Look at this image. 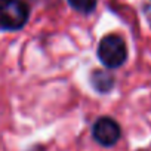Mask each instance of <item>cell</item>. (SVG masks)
Segmentation results:
<instances>
[{
  "label": "cell",
  "mask_w": 151,
  "mask_h": 151,
  "mask_svg": "<svg viewBox=\"0 0 151 151\" xmlns=\"http://www.w3.org/2000/svg\"><path fill=\"white\" fill-rule=\"evenodd\" d=\"M30 17V8L24 0H0V30H21Z\"/></svg>",
  "instance_id": "1"
},
{
  "label": "cell",
  "mask_w": 151,
  "mask_h": 151,
  "mask_svg": "<svg viewBox=\"0 0 151 151\" xmlns=\"http://www.w3.org/2000/svg\"><path fill=\"white\" fill-rule=\"evenodd\" d=\"M98 58L107 68H117L123 65L127 58V47L124 40L117 34L105 36L99 42Z\"/></svg>",
  "instance_id": "2"
},
{
  "label": "cell",
  "mask_w": 151,
  "mask_h": 151,
  "mask_svg": "<svg viewBox=\"0 0 151 151\" xmlns=\"http://www.w3.org/2000/svg\"><path fill=\"white\" fill-rule=\"evenodd\" d=\"M92 135L98 144L104 147H111L120 138V126L117 124L116 120L110 117H101L93 124Z\"/></svg>",
  "instance_id": "3"
},
{
  "label": "cell",
  "mask_w": 151,
  "mask_h": 151,
  "mask_svg": "<svg viewBox=\"0 0 151 151\" xmlns=\"http://www.w3.org/2000/svg\"><path fill=\"white\" fill-rule=\"evenodd\" d=\"M91 82L99 93H107L114 86V77L108 70H95L91 74Z\"/></svg>",
  "instance_id": "4"
},
{
  "label": "cell",
  "mask_w": 151,
  "mask_h": 151,
  "mask_svg": "<svg viewBox=\"0 0 151 151\" xmlns=\"http://www.w3.org/2000/svg\"><path fill=\"white\" fill-rule=\"evenodd\" d=\"M98 0H68V5L82 14H91L95 11Z\"/></svg>",
  "instance_id": "5"
},
{
  "label": "cell",
  "mask_w": 151,
  "mask_h": 151,
  "mask_svg": "<svg viewBox=\"0 0 151 151\" xmlns=\"http://www.w3.org/2000/svg\"><path fill=\"white\" fill-rule=\"evenodd\" d=\"M150 21H151V15H150Z\"/></svg>",
  "instance_id": "6"
}]
</instances>
